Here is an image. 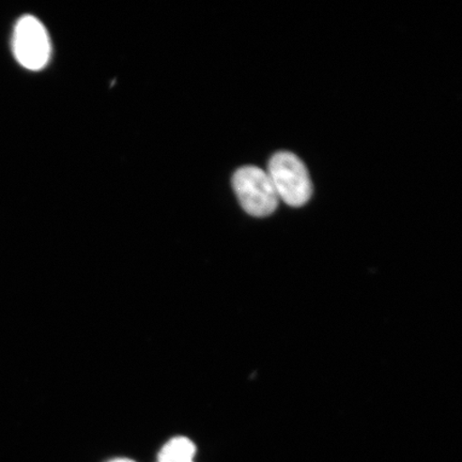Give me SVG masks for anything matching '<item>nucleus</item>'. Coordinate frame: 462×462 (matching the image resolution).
<instances>
[{"mask_svg":"<svg viewBox=\"0 0 462 462\" xmlns=\"http://www.w3.org/2000/svg\"><path fill=\"white\" fill-rule=\"evenodd\" d=\"M267 172L280 200L288 206L302 207L310 199L313 186L310 173L296 154L275 153L269 162Z\"/></svg>","mask_w":462,"mask_h":462,"instance_id":"nucleus-1","label":"nucleus"},{"mask_svg":"<svg viewBox=\"0 0 462 462\" xmlns=\"http://www.w3.org/2000/svg\"><path fill=\"white\" fill-rule=\"evenodd\" d=\"M233 186L236 198L247 215L265 217L273 215L279 207L280 199L273 181L256 166L241 167L235 172Z\"/></svg>","mask_w":462,"mask_h":462,"instance_id":"nucleus-2","label":"nucleus"},{"mask_svg":"<svg viewBox=\"0 0 462 462\" xmlns=\"http://www.w3.org/2000/svg\"><path fill=\"white\" fill-rule=\"evenodd\" d=\"M13 48L16 60L28 70H42L50 61L51 40L44 25L37 17L25 15L17 21Z\"/></svg>","mask_w":462,"mask_h":462,"instance_id":"nucleus-3","label":"nucleus"},{"mask_svg":"<svg viewBox=\"0 0 462 462\" xmlns=\"http://www.w3.org/2000/svg\"><path fill=\"white\" fill-rule=\"evenodd\" d=\"M195 444L186 437L171 439L160 450L158 462H189L194 461Z\"/></svg>","mask_w":462,"mask_h":462,"instance_id":"nucleus-4","label":"nucleus"},{"mask_svg":"<svg viewBox=\"0 0 462 462\" xmlns=\"http://www.w3.org/2000/svg\"><path fill=\"white\" fill-rule=\"evenodd\" d=\"M108 462H135V461H133V460L128 459V458H117V459H113V460L108 461Z\"/></svg>","mask_w":462,"mask_h":462,"instance_id":"nucleus-5","label":"nucleus"},{"mask_svg":"<svg viewBox=\"0 0 462 462\" xmlns=\"http://www.w3.org/2000/svg\"><path fill=\"white\" fill-rule=\"evenodd\" d=\"M189 462H194V461H189Z\"/></svg>","mask_w":462,"mask_h":462,"instance_id":"nucleus-6","label":"nucleus"}]
</instances>
